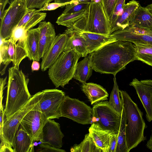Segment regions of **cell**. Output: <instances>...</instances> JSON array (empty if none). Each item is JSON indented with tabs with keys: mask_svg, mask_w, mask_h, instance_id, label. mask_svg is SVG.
Wrapping results in <instances>:
<instances>
[{
	"mask_svg": "<svg viewBox=\"0 0 152 152\" xmlns=\"http://www.w3.org/2000/svg\"><path fill=\"white\" fill-rule=\"evenodd\" d=\"M136 54L132 42L117 40L89 54V56L93 70L114 76L129 63L136 60Z\"/></svg>",
	"mask_w": 152,
	"mask_h": 152,
	"instance_id": "1",
	"label": "cell"
},
{
	"mask_svg": "<svg viewBox=\"0 0 152 152\" xmlns=\"http://www.w3.org/2000/svg\"><path fill=\"white\" fill-rule=\"evenodd\" d=\"M8 79L4 111L8 120L23 107L32 96L28 87L29 79L22 70L13 66L8 70Z\"/></svg>",
	"mask_w": 152,
	"mask_h": 152,
	"instance_id": "2",
	"label": "cell"
},
{
	"mask_svg": "<svg viewBox=\"0 0 152 152\" xmlns=\"http://www.w3.org/2000/svg\"><path fill=\"white\" fill-rule=\"evenodd\" d=\"M126 115V139L127 152L146 139L144 132L146 125L143 113L125 91L119 90Z\"/></svg>",
	"mask_w": 152,
	"mask_h": 152,
	"instance_id": "3",
	"label": "cell"
},
{
	"mask_svg": "<svg viewBox=\"0 0 152 152\" xmlns=\"http://www.w3.org/2000/svg\"><path fill=\"white\" fill-rule=\"evenodd\" d=\"M86 13L64 33L69 35L77 32H83L110 35V24L100 1L90 4Z\"/></svg>",
	"mask_w": 152,
	"mask_h": 152,
	"instance_id": "4",
	"label": "cell"
},
{
	"mask_svg": "<svg viewBox=\"0 0 152 152\" xmlns=\"http://www.w3.org/2000/svg\"><path fill=\"white\" fill-rule=\"evenodd\" d=\"M81 56L72 50H64L49 68V77L56 88H64L73 77Z\"/></svg>",
	"mask_w": 152,
	"mask_h": 152,
	"instance_id": "5",
	"label": "cell"
},
{
	"mask_svg": "<svg viewBox=\"0 0 152 152\" xmlns=\"http://www.w3.org/2000/svg\"><path fill=\"white\" fill-rule=\"evenodd\" d=\"M92 109V124L96 123L103 129L118 134L121 115L110 105L108 101H102L95 104Z\"/></svg>",
	"mask_w": 152,
	"mask_h": 152,
	"instance_id": "6",
	"label": "cell"
},
{
	"mask_svg": "<svg viewBox=\"0 0 152 152\" xmlns=\"http://www.w3.org/2000/svg\"><path fill=\"white\" fill-rule=\"evenodd\" d=\"M60 110L61 117L82 124H92V108L78 99L66 96Z\"/></svg>",
	"mask_w": 152,
	"mask_h": 152,
	"instance_id": "7",
	"label": "cell"
},
{
	"mask_svg": "<svg viewBox=\"0 0 152 152\" xmlns=\"http://www.w3.org/2000/svg\"><path fill=\"white\" fill-rule=\"evenodd\" d=\"M28 9L26 0H14L11 2L1 21L0 38L7 39L11 37Z\"/></svg>",
	"mask_w": 152,
	"mask_h": 152,
	"instance_id": "8",
	"label": "cell"
},
{
	"mask_svg": "<svg viewBox=\"0 0 152 152\" xmlns=\"http://www.w3.org/2000/svg\"><path fill=\"white\" fill-rule=\"evenodd\" d=\"M42 93L39 91L32 96L27 103L8 120H6L0 130V137H2L12 147L15 133L21 122L26 114L33 109L40 100Z\"/></svg>",
	"mask_w": 152,
	"mask_h": 152,
	"instance_id": "9",
	"label": "cell"
},
{
	"mask_svg": "<svg viewBox=\"0 0 152 152\" xmlns=\"http://www.w3.org/2000/svg\"><path fill=\"white\" fill-rule=\"evenodd\" d=\"M0 64L5 65L1 72V74L3 75L7 66L11 62L13 66L19 68L21 62L28 57V54L25 42H16L11 37L7 39L0 38Z\"/></svg>",
	"mask_w": 152,
	"mask_h": 152,
	"instance_id": "10",
	"label": "cell"
},
{
	"mask_svg": "<svg viewBox=\"0 0 152 152\" xmlns=\"http://www.w3.org/2000/svg\"><path fill=\"white\" fill-rule=\"evenodd\" d=\"M42 91V96L39 104L40 111L48 119L59 118L61 117L60 108L66 96L65 93L56 89Z\"/></svg>",
	"mask_w": 152,
	"mask_h": 152,
	"instance_id": "11",
	"label": "cell"
},
{
	"mask_svg": "<svg viewBox=\"0 0 152 152\" xmlns=\"http://www.w3.org/2000/svg\"><path fill=\"white\" fill-rule=\"evenodd\" d=\"M39 102L26 114L20 124L34 141H41L43 128L48 119L40 111Z\"/></svg>",
	"mask_w": 152,
	"mask_h": 152,
	"instance_id": "12",
	"label": "cell"
},
{
	"mask_svg": "<svg viewBox=\"0 0 152 152\" xmlns=\"http://www.w3.org/2000/svg\"><path fill=\"white\" fill-rule=\"evenodd\" d=\"M110 36L118 40L152 45V30H151L129 26L114 32Z\"/></svg>",
	"mask_w": 152,
	"mask_h": 152,
	"instance_id": "13",
	"label": "cell"
},
{
	"mask_svg": "<svg viewBox=\"0 0 152 152\" xmlns=\"http://www.w3.org/2000/svg\"><path fill=\"white\" fill-rule=\"evenodd\" d=\"M69 36L64 32L56 36L51 47L42 58L41 68L42 71L51 66L64 51Z\"/></svg>",
	"mask_w": 152,
	"mask_h": 152,
	"instance_id": "14",
	"label": "cell"
},
{
	"mask_svg": "<svg viewBox=\"0 0 152 152\" xmlns=\"http://www.w3.org/2000/svg\"><path fill=\"white\" fill-rule=\"evenodd\" d=\"M64 135L59 124L52 119H48L44 126L41 142L49 144L55 148H61L63 145Z\"/></svg>",
	"mask_w": 152,
	"mask_h": 152,
	"instance_id": "15",
	"label": "cell"
},
{
	"mask_svg": "<svg viewBox=\"0 0 152 152\" xmlns=\"http://www.w3.org/2000/svg\"><path fill=\"white\" fill-rule=\"evenodd\" d=\"M129 85L133 87L146 113V117L149 122L152 121V86L144 83L136 78Z\"/></svg>",
	"mask_w": 152,
	"mask_h": 152,
	"instance_id": "16",
	"label": "cell"
},
{
	"mask_svg": "<svg viewBox=\"0 0 152 152\" xmlns=\"http://www.w3.org/2000/svg\"><path fill=\"white\" fill-rule=\"evenodd\" d=\"M74 33H76L84 38L88 54L98 50L107 44L117 40L110 35L83 32Z\"/></svg>",
	"mask_w": 152,
	"mask_h": 152,
	"instance_id": "17",
	"label": "cell"
},
{
	"mask_svg": "<svg viewBox=\"0 0 152 152\" xmlns=\"http://www.w3.org/2000/svg\"><path fill=\"white\" fill-rule=\"evenodd\" d=\"M34 141L20 124L15 134L12 147L14 152H32Z\"/></svg>",
	"mask_w": 152,
	"mask_h": 152,
	"instance_id": "18",
	"label": "cell"
},
{
	"mask_svg": "<svg viewBox=\"0 0 152 152\" xmlns=\"http://www.w3.org/2000/svg\"><path fill=\"white\" fill-rule=\"evenodd\" d=\"M88 130L96 145L103 152H108L111 136L113 132L103 129L95 123L91 124Z\"/></svg>",
	"mask_w": 152,
	"mask_h": 152,
	"instance_id": "19",
	"label": "cell"
},
{
	"mask_svg": "<svg viewBox=\"0 0 152 152\" xmlns=\"http://www.w3.org/2000/svg\"><path fill=\"white\" fill-rule=\"evenodd\" d=\"M140 5L135 0H131L124 5L123 11L110 28V34L114 32L124 29L129 25L132 15Z\"/></svg>",
	"mask_w": 152,
	"mask_h": 152,
	"instance_id": "20",
	"label": "cell"
},
{
	"mask_svg": "<svg viewBox=\"0 0 152 152\" xmlns=\"http://www.w3.org/2000/svg\"><path fill=\"white\" fill-rule=\"evenodd\" d=\"M129 26L152 30V14L140 4L132 15Z\"/></svg>",
	"mask_w": 152,
	"mask_h": 152,
	"instance_id": "21",
	"label": "cell"
},
{
	"mask_svg": "<svg viewBox=\"0 0 152 152\" xmlns=\"http://www.w3.org/2000/svg\"><path fill=\"white\" fill-rule=\"evenodd\" d=\"M39 33L37 28L31 29L27 32L25 46L28 57L31 60L39 61Z\"/></svg>",
	"mask_w": 152,
	"mask_h": 152,
	"instance_id": "22",
	"label": "cell"
},
{
	"mask_svg": "<svg viewBox=\"0 0 152 152\" xmlns=\"http://www.w3.org/2000/svg\"><path fill=\"white\" fill-rule=\"evenodd\" d=\"M81 89L91 104L107 99L108 94L101 86L92 83H82Z\"/></svg>",
	"mask_w": 152,
	"mask_h": 152,
	"instance_id": "23",
	"label": "cell"
},
{
	"mask_svg": "<svg viewBox=\"0 0 152 152\" xmlns=\"http://www.w3.org/2000/svg\"><path fill=\"white\" fill-rule=\"evenodd\" d=\"M64 50H72L81 57H86L88 53L86 40L83 37L76 33L69 35Z\"/></svg>",
	"mask_w": 152,
	"mask_h": 152,
	"instance_id": "24",
	"label": "cell"
},
{
	"mask_svg": "<svg viewBox=\"0 0 152 152\" xmlns=\"http://www.w3.org/2000/svg\"><path fill=\"white\" fill-rule=\"evenodd\" d=\"M93 70L90 57L87 56L77 63L73 78L82 83H86L91 76Z\"/></svg>",
	"mask_w": 152,
	"mask_h": 152,
	"instance_id": "25",
	"label": "cell"
},
{
	"mask_svg": "<svg viewBox=\"0 0 152 152\" xmlns=\"http://www.w3.org/2000/svg\"><path fill=\"white\" fill-rule=\"evenodd\" d=\"M133 44L136 50V60L152 66V45L138 42Z\"/></svg>",
	"mask_w": 152,
	"mask_h": 152,
	"instance_id": "26",
	"label": "cell"
},
{
	"mask_svg": "<svg viewBox=\"0 0 152 152\" xmlns=\"http://www.w3.org/2000/svg\"><path fill=\"white\" fill-rule=\"evenodd\" d=\"M72 152H103L96 145L89 133L86 134L79 144H75L71 149Z\"/></svg>",
	"mask_w": 152,
	"mask_h": 152,
	"instance_id": "27",
	"label": "cell"
},
{
	"mask_svg": "<svg viewBox=\"0 0 152 152\" xmlns=\"http://www.w3.org/2000/svg\"><path fill=\"white\" fill-rule=\"evenodd\" d=\"M126 125L125 113L123 105L121 123L118 134L117 144L115 152H128L126 139Z\"/></svg>",
	"mask_w": 152,
	"mask_h": 152,
	"instance_id": "28",
	"label": "cell"
},
{
	"mask_svg": "<svg viewBox=\"0 0 152 152\" xmlns=\"http://www.w3.org/2000/svg\"><path fill=\"white\" fill-rule=\"evenodd\" d=\"M87 12L86 10L84 9L73 13L67 14L62 13L58 18L56 23L58 25L63 26L69 28L84 15Z\"/></svg>",
	"mask_w": 152,
	"mask_h": 152,
	"instance_id": "29",
	"label": "cell"
},
{
	"mask_svg": "<svg viewBox=\"0 0 152 152\" xmlns=\"http://www.w3.org/2000/svg\"><path fill=\"white\" fill-rule=\"evenodd\" d=\"M114 76V84L111 92L108 102L110 105L119 114L121 115L123 102L115 77Z\"/></svg>",
	"mask_w": 152,
	"mask_h": 152,
	"instance_id": "30",
	"label": "cell"
},
{
	"mask_svg": "<svg viewBox=\"0 0 152 152\" xmlns=\"http://www.w3.org/2000/svg\"><path fill=\"white\" fill-rule=\"evenodd\" d=\"M56 36V35L45 36L40 38L39 51L40 58H42L49 49L53 42Z\"/></svg>",
	"mask_w": 152,
	"mask_h": 152,
	"instance_id": "31",
	"label": "cell"
},
{
	"mask_svg": "<svg viewBox=\"0 0 152 152\" xmlns=\"http://www.w3.org/2000/svg\"><path fill=\"white\" fill-rule=\"evenodd\" d=\"M37 28L40 38L45 36L56 35L54 26L50 22H41Z\"/></svg>",
	"mask_w": 152,
	"mask_h": 152,
	"instance_id": "32",
	"label": "cell"
},
{
	"mask_svg": "<svg viewBox=\"0 0 152 152\" xmlns=\"http://www.w3.org/2000/svg\"><path fill=\"white\" fill-rule=\"evenodd\" d=\"M90 3L74 2L67 4L62 13L70 14L78 12L82 10L86 9L88 7Z\"/></svg>",
	"mask_w": 152,
	"mask_h": 152,
	"instance_id": "33",
	"label": "cell"
},
{
	"mask_svg": "<svg viewBox=\"0 0 152 152\" xmlns=\"http://www.w3.org/2000/svg\"><path fill=\"white\" fill-rule=\"evenodd\" d=\"M46 16V13L39 12L36 14L24 25L22 26L27 32L28 30L31 29L42 21L44 20Z\"/></svg>",
	"mask_w": 152,
	"mask_h": 152,
	"instance_id": "34",
	"label": "cell"
},
{
	"mask_svg": "<svg viewBox=\"0 0 152 152\" xmlns=\"http://www.w3.org/2000/svg\"><path fill=\"white\" fill-rule=\"evenodd\" d=\"M125 0H116L112 15L109 20L110 28L118 16L122 12L125 4Z\"/></svg>",
	"mask_w": 152,
	"mask_h": 152,
	"instance_id": "35",
	"label": "cell"
},
{
	"mask_svg": "<svg viewBox=\"0 0 152 152\" xmlns=\"http://www.w3.org/2000/svg\"><path fill=\"white\" fill-rule=\"evenodd\" d=\"M27 32L22 26L16 27L13 30L11 37L16 42H25Z\"/></svg>",
	"mask_w": 152,
	"mask_h": 152,
	"instance_id": "36",
	"label": "cell"
},
{
	"mask_svg": "<svg viewBox=\"0 0 152 152\" xmlns=\"http://www.w3.org/2000/svg\"><path fill=\"white\" fill-rule=\"evenodd\" d=\"M116 0H100L107 17L109 20L112 15Z\"/></svg>",
	"mask_w": 152,
	"mask_h": 152,
	"instance_id": "37",
	"label": "cell"
},
{
	"mask_svg": "<svg viewBox=\"0 0 152 152\" xmlns=\"http://www.w3.org/2000/svg\"><path fill=\"white\" fill-rule=\"evenodd\" d=\"M53 0H26L27 7L28 9L42 8L45 4Z\"/></svg>",
	"mask_w": 152,
	"mask_h": 152,
	"instance_id": "38",
	"label": "cell"
},
{
	"mask_svg": "<svg viewBox=\"0 0 152 152\" xmlns=\"http://www.w3.org/2000/svg\"><path fill=\"white\" fill-rule=\"evenodd\" d=\"M38 10L35 9H28L23 17L16 27H20L24 25L36 14L39 12Z\"/></svg>",
	"mask_w": 152,
	"mask_h": 152,
	"instance_id": "39",
	"label": "cell"
},
{
	"mask_svg": "<svg viewBox=\"0 0 152 152\" xmlns=\"http://www.w3.org/2000/svg\"><path fill=\"white\" fill-rule=\"evenodd\" d=\"M74 2L72 1L66 3H60L54 2L49 3L45 4L42 8L38 10L39 12L44 11H51L55 10L56 9L62 6H66L67 4H71Z\"/></svg>",
	"mask_w": 152,
	"mask_h": 152,
	"instance_id": "40",
	"label": "cell"
},
{
	"mask_svg": "<svg viewBox=\"0 0 152 152\" xmlns=\"http://www.w3.org/2000/svg\"><path fill=\"white\" fill-rule=\"evenodd\" d=\"M38 152H65L64 150L54 148L51 145L47 143H42L39 145Z\"/></svg>",
	"mask_w": 152,
	"mask_h": 152,
	"instance_id": "41",
	"label": "cell"
},
{
	"mask_svg": "<svg viewBox=\"0 0 152 152\" xmlns=\"http://www.w3.org/2000/svg\"><path fill=\"white\" fill-rule=\"evenodd\" d=\"M1 141L0 146V152H14L12 146L2 138L0 137Z\"/></svg>",
	"mask_w": 152,
	"mask_h": 152,
	"instance_id": "42",
	"label": "cell"
},
{
	"mask_svg": "<svg viewBox=\"0 0 152 152\" xmlns=\"http://www.w3.org/2000/svg\"><path fill=\"white\" fill-rule=\"evenodd\" d=\"M118 134L113 132L111 135L108 152H115L117 144Z\"/></svg>",
	"mask_w": 152,
	"mask_h": 152,
	"instance_id": "43",
	"label": "cell"
},
{
	"mask_svg": "<svg viewBox=\"0 0 152 152\" xmlns=\"http://www.w3.org/2000/svg\"><path fill=\"white\" fill-rule=\"evenodd\" d=\"M9 0H0V18L1 20L3 18L5 13V7L8 3L10 4Z\"/></svg>",
	"mask_w": 152,
	"mask_h": 152,
	"instance_id": "44",
	"label": "cell"
},
{
	"mask_svg": "<svg viewBox=\"0 0 152 152\" xmlns=\"http://www.w3.org/2000/svg\"><path fill=\"white\" fill-rule=\"evenodd\" d=\"M99 1H100V0H54L55 2L60 3H66L73 1L79 2H86L91 3Z\"/></svg>",
	"mask_w": 152,
	"mask_h": 152,
	"instance_id": "45",
	"label": "cell"
},
{
	"mask_svg": "<svg viewBox=\"0 0 152 152\" xmlns=\"http://www.w3.org/2000/svg\"><path fill=\"white\" fill-rule=\"evenodd\" d=\"M7 77L4 78H0V100L2 101L3 91L4 89V87L6 83Z\"/></svg>",
	"mask_w": 152,
	"mask_h": 152,
	"instance_id": "46",
	"label": "cell"
},
{
	"mask_svg": "<svg viewBox=\"0 0 152 152\" xmlns=\"http://www.w3.org/2000/svg\"><path fill=\"white\" fill-rule=\"evenodd\" d=\"M40 68V64L38 61L33 60L31 66V70L33 72L34 71H37L39 70Z\"/></svg>",
	"mask_w": 152,
	"mask_h": 152,
	"instance_id": "47",
	"label": "cell"
},
{
	"mask_svg": "<svg viewBox=\"0 0 152 152\" xmlns=\"http://www.w3.org/2000/svg\"><path fill=\"white\" fill-rule=\"evenodd\" d=\"M146 146L148 149L152 151V132L150 139L147 142Z\"/></svg>",
	"mask_w": 152,
	"mask_h": 152,
	"instance_id": "48",
	"label": "cell"
},
{
	"mask_svg": "<svg viewBox=\"0 0 152 152\" xmlns=\"http://www.w3.org/2000/svg\"><path fill=\"white\" fill-rule=\"evenodd\" d=\"M142 83L152 86V80H142L140 81Z\"/></svg>",
	"mask_w": 152,
	"mask_h": 152,
	"instance_id": "49",
	"label": "cell"
},
{
	"mask_svg": "<svg viewBox=\"0 0 152 152\" xmlns=\"http://www.w3.org/2000/svg\"><path fill=\"white\" fill-rule=\"evenodd\" d=\"M146 7L147 8L149 11L152 14V4L148 5Z\"/></svg>",
	"mask_w": 152,
	"mask_h": 152,
	"instance_id": "50",
	"label": "cell"
},
{
	"mask_svg": "<svg viewBox=\"0 0 152 152\" xmlns=\"http://www.w3.org/2000/svg\"><path fill=\"white\" fill-rule=\"evenodd\" d=\"M10 1L11 2H12V1H14V0H10Z\"/></svg>",
	"mask_w": 152,
	"mask_h": 152,
	"instance_id": "51",
	"label": "cell"
}]
</instances>
